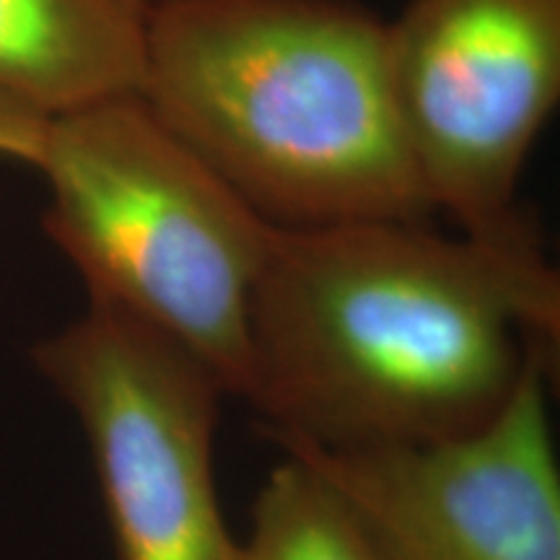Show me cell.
<instances>
[{"label": "cell", "mask_w": 560, "mask_h": 560, "mask_svg": "<svg viewBox=\"0 0 560 560\" xmlns=\"http://www.w3.org/2000/svg\"><path fill=\"white\" fill-rule=\"evenodd\" d=\"M558 338V272L529 219L493 236L384 219L276 226L247 400L272 439L325 450L450 439L488 423Z\"/></svg>", "instance_id": "cell-1"}, {"label": "cell", "mask_w": 560, "mask_h": 560, "mask_svg": "<svg viewBox=\"0 0 560 560\" xmlns=\"http://www.w3.org/2000/svg\"><path fill=\"white\" fill-rule=\"evenodd\" d=\"M138 94L276 226L433 213L355 0H153Z\"/></svg>", "instance_id": "cell-2"}, {"label": "cell", "mask_w": 560, "mask_h": 560, "mask_svg": "<svg viewBox=\"0 0 560 560\" xmlns=\"http://www.w3.org/2000/svg\"><path fill=\"white\" fill-rule=\"evenodd\" d=\"M42 226L89 301L136 317L252 389V301L276 223L153 115L140 94L50 117L34 166Z\"/></svg>", "instance_id": "cell-3"}, {"label": "cell", "mask_w": 560, "mask_h": 560, "mask_svg": "<svg viewBox=\"0 0 560 560\" xmlns=\"http://www.w3.org/2000/svg\"><path fill=\"white\" fill-rule=\"evenodd\" d=\"M32 359L86 433L117 560H244L215 486L226 389L206 363L94 301Z\"/></svg>", "instance_id": "cell-4"}, {"label": "cell", "mask_w": 560, "mask_h": 560, "mask_svg": "<svg viewBox=\"0 0 560 560\" xmlns=\"http://www.w3.org/2000/svg\"><path fill=\"white\" fill-rule=\"evenodd\" d=\"M387 52L433 210L475 236L527 221L516 190L560 102V0H408Z\"/></svg>", "instance_id": "cell-5"}, {"label": "cell", "mask_w": 560, "mask_h": 560, "mask_svg": "<svg viewBox=\"0 0 560 560\" xmlns=\"http://www.w3.org/2000/svg\"><path fill=\"white\" fill-rule=\"evenodd\" d=\"M537 355L488 423L420 444L276 439L325 480L380 560H560V467Z\"/></svg>", "instance_id": "cell-6"}, {"label": "cell", "mask_w": 560, "mask_h": 560, "mask_svg": "<svg viewBox=\"0 0 560 560\" xmlns=\"http://www.w3.org/2000/svg\"><path fill=\"white\" fill-rule=\"evenodd\" d=\"M153 0H0V94L45 117L138 94Z\"/></svg>", "instance_id": "cell-7"}, {"label": "cell", "mask_w": 560, "mask_h": 560, "mask_svg": "<svg viewBox=\"0 0 560 560\" xmlns=\"http://www.w3.org/2000/svg\"><path fill=\"white\" fill-rule=\"evenodd\" d=\"M244 560H380L359 524L296 457L268 475L252 511Z\"/></svg>", "instance_id": "cell-8"}, {"label": "cell", "mask_w": 560, "mask_h": 560, "mask_svg": "<svg viewBox=\"0 0 560 560\" xmlns=\"http://www.w3.org/2000/svg\"><path fill=\"white\" fill-rule=\"evenodd\" d=\"M47 125L50 117L0 94V159L19 161L34 170L45 149Z\"/></svg>", "instance_id": "cell-9"}]
</instances>
